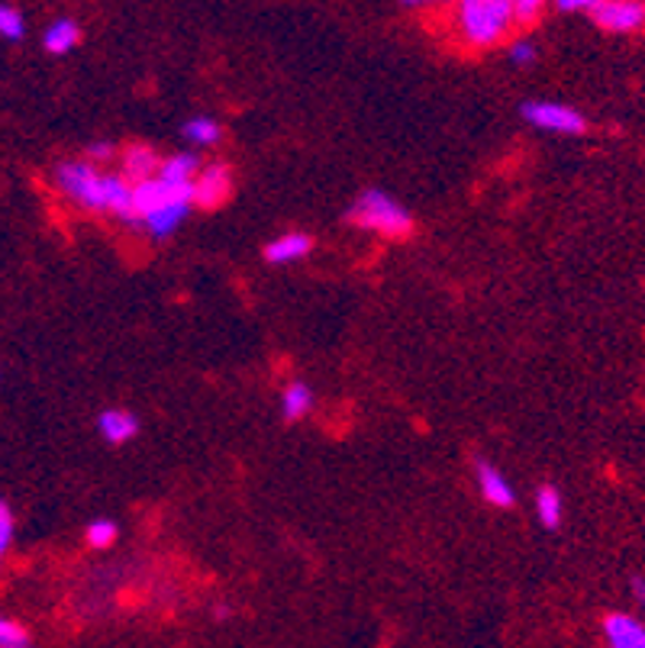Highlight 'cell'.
Wrapping results in <instances>:
<instances>
[{
    "label": "cell",
    "mask_w": 645,
    "mask_h": 648,
    "mask_svg": "<svg viewBox=\"0 0 645 648\" xmlns=\"http://www.w3.org/2000/svg\"><path fill=\"white\" fill-rule=\"evenodd\" d=\"M78 43H81V26L71 16L52 20L43 33V49L49 55H68L71 49H78Z\"/></svg>",
    "instance_id": "obj_13"
},
{
    "label": "cell",
    "mask_w": 645,
    "mask_h": 648,
    "mask_svg": "<svg viewBox=\"0 0 645 648\" xmlns=\"http://www.w3.org/2000/svg\"><path fill=\"white\" fill-rule=\"evenodd\" d=\"M113 155H116V152H113L110 143H91V149H88V158H91V161H98V165L110 161Z\"/></svg>",
    "instance_id": "obj_24"
},
{
    "label": "cell",
    "mask_w": 645,
    "mask_h": 648,
    "mask_svg": "<svg viewBox=\"0 0 645 648\" xmlns=\"http://www.w3.org/2000/svg\"><path fill=\"white\" fill-rule=\"evenodd\" d=\"M536 516H540V523L546 526V529H558L561 526V516H565V503H561V494H558V488H540L536 491Z\"/></svg>",
    "instance_id": "obj_17"
},
{
    "label": "cell",
    "mask_w": 645,
    "mask_h": 648,
    "mask_svg": "<svg viewBox=\"0 0 645 648\" xmlns=\"http://www.w3.org/2000/svg\"><path fill=\"white\" fill-rule=\"evenodd\" d=\"M26 36V20L13 3H0V40L20 43Z\"/></svg>",
    "instance_id": "obj_18"
},
{
    "label": "cell",
    "mask_w": 645,
    "mask_h": 648,
    "mask_svg": "<svg viewBox=\"0 0 645 648\" xmlns=\"http://www.w3.org/2000/svg\"><path fill=\"white\" fill-rule=\"evenodd\" d=\"M116 536H120V526H116L113 519H107V516L94 519V523L88 526V533H85V539H88L91 549H110V546L116 543Z\"/></svg>",
    "instance_id": "obj_19"
},
{
    "label": "cell",
    "mask_w": 645,
    "mask_h": 648,
    "mask_svg": "<svg viewBox=\"0 0 645 648\" xmlns=\"http://www.w3.org/2000/svg\"><path fill=\"white\" fill-rule=\"evenodd\" d=\"M181 136L185 143L198 146V149H210V146H220L223 139V126L210 116H191L185 126H181Z\"/></svg>",
    "instance_id": "obj_16"
},
{
    "label": "cell",
    "mask_w": 645,
    "mask_h": 648,
    "mask_svg": "<svg viewBox=\"0 0 645 648\" xmlns=\"http://www.w3.org/2000/svg\"><path fill=\"white\" fill-rule=\"evenodd\" d=\"M548 0H510V10H513V23L516 26H533L540 23V16L546 13Z\"/></svg>",
    "instance_id": "obj_20"
},
{
    "label": "cell",
    "mask_w": 645,
    "mask_h": 648,
    "mask_svg": "<svg viewBox=\"0 0 645 648\" xmlns=\"http://www.w3.org/2000/svg\"><path fill=\"white\" fill-rule=\"evenodd\" d=\"M603 639L613 648H645V623L630 613H610L603 623Z\"/></svg>",
    "instance_id": "obj_9"
},
{
    "label": "cell",
    "mask_w": 645,
    "mask_h": 648,
    "mask_svg": "<svg viewBox=\"0 0 645 648\" xmlns=\"http://www.w3.org/2000/svg\"><path fill=\"white\" fill-rule=\"evenodd\" d=\"M348 223L368 230V233H378L385 239H407L413 233V216L410 210L394 200L388 191H362L355 203L348 206Z\"/></svg>",
    "instance_id": "obj_3"
},
{
    "label": "cell",
    "mask_w": 645,
    "mask_h": 648,
    "mask_svg": "<svg viewBox=\"0 0 645 648\" xmlns=\"http://www.w3.org/2000/svg\"><path fill=\"white\" fill-rule=\"evenodd\" d=\"M191 198H194V206H203V210H216L223 206L230 194H233V171L216 161V165H207L194 175V185H191Z\"/></svg>",
    "instance_id": "obj_7"
},
{
    "label": "cell",
    "mask_w": 645,
    "mask_h": 648,
    "mask_svg": "<svg viewBox=\"0 0 645 648\" xmlns=\"http://www.w3.org/2000/svg\"><path fill=\"white\" fill-rule=\"evenodd\" d=\"M588 13L607 33H640V30H645V0H597Z\"/></svg>",
    "instance_id": "obj_5"
},
{
    "label": "cell",
    "mask_w": 645,
    "mask_h": 648,
    "mask_svg": "<svg viewBox=\"0 0 645 648\" xmlns=\"http://www.w3.org/2000/svg\"><path fill=\"white\" fill-rule=\"evenodd\" d=\"M98 433L103 436V443L110 446H126L140 436V420L136 413L130 410H120V406H110L98 416Z\"/></svg>",
    "instance_id": "obj_10"
},
{
    "label": "cell",
    "mask_w": 645,
    "mask_h": 648,
    "mask_svg": "<svg viewBox=\"0 0 645 648\" xmlns=\"http://www.w3.org/2000/svg\"><path fill=\"white\" fill-rule=\"evenodd\" d=\"M630 594H633V600H636L640 606H645V578H633V581H630Z\"/></svg>",
    "instance_id": "obj_27"
},
{
    "label": "cell",
    "mask_w": 645,
    "mask_h": 648,
    "mask_svg": "<svg viewBox=\"0 0 645 648\" xmlns=\"http://www.w3.org/2000/svg\"><path fill=\"white\" fill-rule=\"evenodd\" d=\"M30 646V636L20 623L0 616V648H26Z\"/></svg>",
    "instance_id": "obj_21"
},
{
    "label": "cell",
    "mask_w": 645,
    "mask_h": 648,
    "mask_svg": "<svg viewBox=\"0 0 645 648\" xmlns=\"http://www.w3.org/2000/svg\"><path fill=\"white\" fill-rule=\"evenodd\" d=\"M507 58H510V65H516V68H526V65H533V62L540 58V49H536L530 40H516V43H510Z\"/></svg>",
    "instance_id": "obj_22"
},
{
    "label": "cell",
    "mask_w": 645,
    "mask_h": 648,
    "mask_svg": "<svg viewBox=\"0 0 645 648\" xmlns=\"http://www.w3.org/2000/svg\"><path fill=\"white\" fill-rule=\"evenodd\" d=\"M313 388L310 384H303V381H291L285 391H281V416L288 420V423H300L310 410H313Z\"/></svg>",
    "instance_id": "obj_14"
},
{
    "label": "cell",
    "mask_w": 645,
    "mask_h": 648,
    "mask_svg": "<svg viewBox=\"0 0 645 648\" xmlns=\"http://www.w3.org/2000/svg\"><path fill=\"white\" fill-rule=\"evenodd\" d=\"M403 10H433V7H443L448 0H398Z\"/></svg>",
    "instance_id": "obj_26"
},
{
    "label": "cell",
    "mask_w": 645,
    "mask_h": 648,
    "mask_svg": "<svg viewBox=\"0 0 645 648\" xmlns=\"http://www.w3.org/2000/svg\"><path fill=\"white\" fill-rule=\"evenodd\" d=\"M158 165H162V158L152 149H146V146H130V149L123 152V171L120 175L133 185V181L152 178L158 171Z\"/></svg>",
    "instance_id": "obj_15"
},
{
    "label": "cell",
    "mask_w": 645,
    "mask_h": 648,
    "mask_svg": "<svg viewBox=\"0 0 645 648\" xmlns=\"http://www.w3.org/2000/svg\"><path fill=\"white\" fill-rule=\"evenodd\" d=\"M194 191H181V194H175V198H168L162 206H155L152 213H146L140 223H143V230L149 233L152 239H168V236H175L178 230H181V223L188 220V213H191V206H194V198H191Z\"/></svg>",
    "instance_id": "obj_6"
},
{
    "label": "cell",
    "mask_w": 645,
    "mask_h": 648,
    "mask_svg": "<svg viewBox=\"0 0 645 648\" xmlns=\"http://www.w3.org/2000/svg\"><path fill=\"white\" fill-rule=\"evenodd\" d=\"M198 171H200L198 152H175V155L162 158V165H158V171H155V175H158L162 181L175 185V188H191Z\"/></svg>",
    "instance_id": "obj_11"
},
{
    "label": "cell",
    "mask_w": 645,
    "mask_h": 648,
    "mask_svg": "<svg viewBox=\"0 0 645 648\" xmlns=\"http://www.w3.org/2000/svg\"><path fill=\"white\" fill-rule=\"evenodd\" d=\"M475 474H478V491H481V498L488 500L491 506L510 510V506L516 503L513 484L507 481V474H503L500 468H494L491 461L478 458V461H475Z\"/></svg>",
    "instance_id": "obj_8"
},
{
    "label": "cell",
    "mask_w": 645,
    "mask_h": 648,
    "mask_svg": "<svg viewBox=\"0 0 645 648\" xmlns=\"http://www.w3.org/2000/svg\"><path fill=\"white\" fill-rule=\"evenodd\" d=\"M310 249H313V239L307 233H285V236H278V239L268 243L265 261L268 265H294Z\"/></svg>",
    "instance_id": "obj_12"
},
{
    "label": "cell",
    "mask_w": 645,
    "mask_h": 648,
    "mask_svg": "<svg viewBox=\"0 0 645 648\" xmlns=\"http://www.w3.org/2000/svg\"><path fill=\"white\" fill-rule=\"evenodd\" d=\"M452 26L461 43L475 49H491L510 36L516 23H513L510 0H455Z\"/></svg>",
    "instance_id": "obj_2"
},
{
    "label": "cell",
    "mask_w": 645,
    "mask_h": 648,
    "mask_svg": "<svg viewBox=\"0 0 645 648\" xmlns=\"http://www.w3.org/2000/svg\"><path fill=\"white\" fill-rule=\"evenodd\" d=\"M597 0H555V7L561 13H578V10H591Z\"/></svg>",
    "instance_id": "obj_25"
},
{
    "label": "cell",
    "mask_w": 645,
    "mask_h": 648,
    "mask_svg": "<svg viewBox=\"0 0 645 648\" xmlns=\"http://www.w3.org/2000/svg\"><path fill=\"white\" fill-rule=\"evenodd\" d=\"M10 543H13V513H10L7 500H0V565L10 551Z\"/></svg>",
    "instance_id": "obj_23"
},
{
    "label": "cell",
    "mask_w": 645,
    "mask_h": 648,
    "mask_svg": "<svg viewBox=\"0 0 645 648\" xmlns=\"http://www.w3.org/2000/svg\"><path fill=\"white\" fill-rule=\"evenodd\" d=\"M52 185L62 198L78 203L81 210L113 213L116 220L133 223V213H130V188L133 185L123 175L100 171V165L91 158L58 161L52 171Z\"/></svg>",
    "instance_id": "obj_1"
},
{
    "label": "cell",
    "mask_w": 645,
    "mask_h": 648,
    "mask_svg": "<svg viewBox=\"0 0 645 648\" xmlns=\"http://www.w3.org/2000/svg\"><path fill=\"white\" fill-rule=\"evenodd\" d=\"M520 113L530 126H536L543 133H555V136H578L588 126L585 116L575 107L555 103V100H530V103L520 107Z\"/></svg>",
    "instance_id": "obj_4"
}]
</instances>
